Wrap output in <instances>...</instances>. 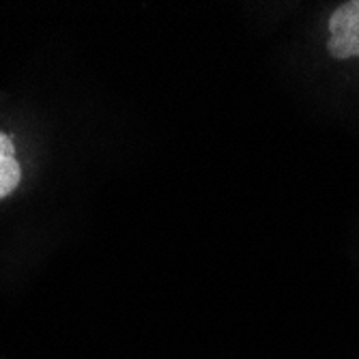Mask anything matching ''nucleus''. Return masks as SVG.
Masks as SVG:
<instances>
[{
  "mask_svg": "<svg viewBox=\"0 0 359 359\" xmlns=\"http://www.w3.org/2000/svg\"><path fill=\"white\" fill-rule=\"evenodd\" d=\"M325 50L334 60L359 58V0L340 3L325 24Z\"/></svg>",
  "mask_w": 359,
  "mask_h": 359,
  "instance_id": "nucleus-1",
  "label": "nucleus"
},
{
  "mask_svg": "<svg viewBox=\"0 0 359 359\" xmlns=\"http://www.w3.org/2000/svg\"><path fill=\"white\" fill-rule=\"evenodd\" d=\"M22 181V166L9 134L0 132V201L15 191Z\"/></svg>",
  "mask_w": 359,
  "mask_h": 359,
  "instance_id": "nucleus-2",
  "label": "nucleus"
}]
</instances>
